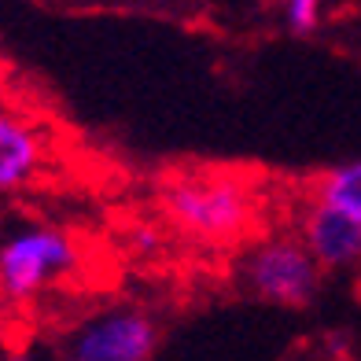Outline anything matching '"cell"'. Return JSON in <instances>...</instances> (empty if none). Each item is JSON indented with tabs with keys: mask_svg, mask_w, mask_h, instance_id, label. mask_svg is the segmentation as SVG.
<instances>
[{
	"mask_svg": "<svg viewBox=\"0 0 361 361\" xmlns=\"http://www.w3.org/2000/svg\"><path fill=\"white\" fill-rule=\"evenodd\" d=\"M266 192L236 170H185L162 188V214L185 240L233 247L255 240L266 225Z\"/></svg>",
	"mask_w": 361,
	"mask_h": 361,
	"instance_id": "obj_1",
	"label": "cell"
},
{
	"mask_svg": "<svg viewBox=\"0 0 361 361\" xmlns=\"http://www.w3.org/2000/svg\"><path fill=\"white\" fill-rule=\"evenodd\" d=\"M85 273L81 240L56 221L0 214V288L19 306H37Z\"/></svg>",
	"mask_w": 361,
	"mask_h": 361,
	"instance_id": "obj_2",
	"label": "cell"
},
{
	"mask_svg": "<svg viewBox=\"0 0 361 361\" xmlns=\"http://www.w3.org/2000/svg\"><path fill=\"white\" fill-rule=\"evenodd\" d=\"M321 266L306 251L291 225H269L255 240L243 243L236 258V276L255 299L276 306H306L317 295Z\"/></svg>",
	"mask_w": 361,
	"mask_h": 361,
	"instance_id": "obj_3",
	"label": "cell"
},
{
	"mask_svg": "<svg viewBox=\"0 0 361 361\" xmlns=\"http://www.w3.org/2000/svg\"><path fill=\"white\" fill-rule=\"evenodd\" d=\"M159 347V321L144 306L111 302L81 314L56 343L59 361H152Z\"/></svg>",
	"mask_w": 361,
	"mask_h": 361,
	"instance_id": "obj_4",
	"label": "cell"
},
{
	"mask_svg": "<svg viewBox=\"0 0 361 361\" xmlns=\"http://www.w3.org/2000/svg\"><path fill=\"white\" fill-rule=\"evenodd\" d=\"M56 144L41 118L0 96V200L37 188L52 170Z\"/></svg>",
	"mask_w": 361,
	"mask_h": 361,
	"instance_id": "obj_5",
	"label": "cell"
},
{
	"mask_svg": "<svg viewBox=\"0 0 361 361\" xmlns=\"http://www.w3.org/2000/svg\"><path fill=\"white\" fill-rule=\"evenodd\" d=\"M291 228L306 243L321 269H354L361 266V225L347 221L336 210H328L314 200H306L295 214Z\"/></svg>",
	"mask_w": 361,
	"mask_h": 361,
	"instance_id": "obj_6",
	"label": "cell"
},
{
	"mask_svg": "<svg viewBox=\"0 0 361 361\" xmlns=\"http://www.w3.org/2000/svg\"><path fill=\"white\" fill-rule=\"evenodd\" d=\"M306 200H314L328 210H336V214H343L347 221L361 225V159L324 170L314 185H310Z\"/></svg>",
	"mask_w": 361,
	"mask_h": 361,
	"instance_id": "obj_7",
	"label": "cell"
},
{
	"mask_svg": "<svg viewBox=\"0 0 361 361\" xmlns=\"http://www.w3.org/2000/svg\"><path fill=\"white\" fill-rule=\"evenodd\" d=\"M321 4L324 0H284V23L295 34H310L321 23Z\"/></svg>",
	"mask_w": 361,
	"mask_h": 361,
	"instance_id": "obj_8",
	"label": "cell"
},
{
	"mask_svg": "<svg viewBox=\"0 0 361 361\" xmlns=\"http://www.w3.org/2000/svg\"><path fill=\"white\" fill-rule=\"evenodd\" d=\"M0 361H59V357H56V350H44V347H37V343L15 336L0 347Z\"/></svg>",
	"mask_w": 361,
	"mask_h": 361,
	"instance_id": "obj_9",
	"label": "cell"
},
{
	"mask_svg": "<svg viewBox=\"0 0 361 361\" xmlns=\"http://www.w3.org/2000/svg\"><path fill=\"white\" fill-rule=\"evenodd\" d=\"M15 328H19V306H15L4 288H0V347H4L8 339H15Z\"/></svg>",
	"mask_w": 361,
	"mask_h": 361,
	"instance_id": "obj_10",
	"label": "cell"
}]
</instances>
